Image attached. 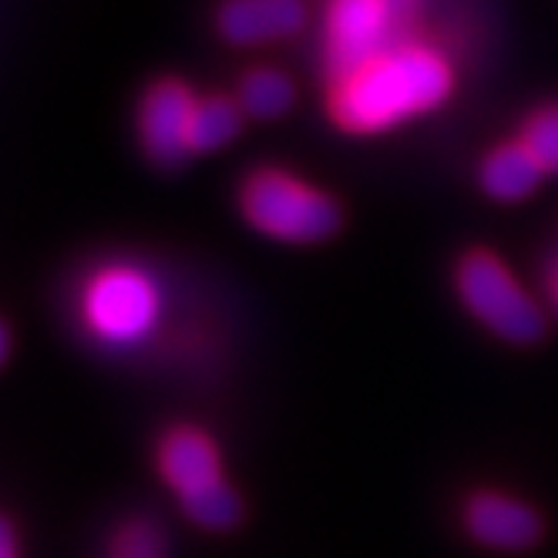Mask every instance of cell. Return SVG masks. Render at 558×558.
<instances>
[{
	"mask_svg": "<svg viewBox=\"0 0 558 558\" xmlns=\"http://www.w3.org/2000/svg\"><path fill=\"white\" fill-rule=\"evenodd\" d=\"M243 129V105L232 98H203L195 101L192 125H189V151L203 155L229 145Z\"/></svg>",
	"mask_w": 558,
	"mask_h": 558,
	"instance_id": "8fae6325",
	"label": "cell"
},
{
	"mask_svg": "<svg viewBox=\"0 0 558 558\" xmlns=\"http://www.w3.org/2000/svg\"><path fill=\"white\" fill-rule=\"evenodd\" d=\"M195 95L182 82H158L138 111V135L145 151L155 158L158 166H175L179 158L192 155L189 151V125L195 111Z\"/></svg>",
	"mask_w": 558,
	"mask_h": 558,
	"instance_id": "8992f818",
	"label": "cell"
},
{
	"mask_svg": "<svg viewBox=\"0 0 558 558\" xmlns=\"http://www.w3.org/2000/svg\"><path fill=\"white\" fill-rule=\"evenodd\" d=\"M454 88L448 58L434 48L404 41L333 82L330 114L347 132L371 135L445 105Z\"/></svg>",
	"mask_w": 558,
	"mask_h": 558,
	"instance_id": "6da1fadb",
	"label": "cell"
},
{
	"mask_svg": "<svg viewBox=\"0 0 558 558\" xmlns=\"http://www.w3.org/2000/svg\"><path fill=\"white\" fill-rule=\"evenodd\" d=\"M114 558H162V545H158V532L151 525H129L114 545Z\"/></svg>",
	"mask_w": 558,
	"mask_h": 558,
	"instance_id": "9a60e30c",
	"label": "cell"
},
{
	"mask_svg": "<svg viewBox=\"0 0 558 558\" xmlns=\"http://www.w3.org/2000/svg\"><path fill=\"white\" fill-rule=\"evenodd\" d=\"M239 206L253 229L279 243H320L340 229V206L303 179L259 169L243 182Z\"/></svg>",
	"mask_w": 558,
	"mask_h": 558,
	"instance_id": "7a4b0ae2",
	"label": "cell"
},
{
	"mask_svg": "<svg viewBox=\"0 0 558 558\" xmlns=\"http://www.w3.org/2000/svg\"><path fill=\"white\" fill-rule=\"evenodd\" d=\"M522 142L545 172H558V105H548L529 118Z\"/></svg>",
	"mask_w": 558,
	"mask_h": 558,
	"instance_id": "5bb4252c",
	"label": "cell"
},
{
	"mask_svg": "<svg viewBox=\"0 0 558 558\" xmlns=\"http://www.w3.org/2000/svg\"><path fill=\"white\" fill-rule=\"evenodd\" d=\"M545 169L538 166V158L525 148V142H508L498 145L482 166V185L498 203H518L535 185L542 182Z\"/></svg>",
	"mask_w": 558,
	"mask_h": 558,
	"instance_id": "30bf717a",
	"label": "cell"
},
{
	"mask_svg": "<svg viewBox=\"0 0 558 558\" xmlns=\"http://www.w3.org/2000/svg\"><path fill=\"white\" fill-rule=\"evenodd\" d=\"M158 306L162 303L151 279L132 266L101 269L82 296L85 324L111 343L142 340L158 320Z\"/></svg>",
	"mask_w": 558,
	"mask_h": 558,
	"instance_id": "5b68a950",
	"label": "cell"
},
{
	"mask_svg": "<svg viewBox=\"0 0 558 558\" xmlns=\"http://www.w3.org/2000/svg\"><path fill=\"white\" fill-rule=\"evenodd\" d=\"M306 24L303 0H226L219 31L232 45H266L290 37Z\"/></svg>",
	"mask_w": 558,
	"mask_h": 558,
	"instance_id": "ba28073f",
	"label": "cell"
},
{
	"mask_svg": "<svg viewBox=\"0 0 558 558\" xmlns=\"http://www.w3.org/2000/svg\"><path fill=\"white\" fill-rule=\"evenodd\" d=\"M417 0H330L324 58L333 82L408 41Z\"/></svg>",
	"mask_w": 558,
	"mask_h": 558,
	"instance_id": "3957f363",
	"label": "cell"
},
{
	"mask_svg": "<svg viewBox=\"0 0 558 558\" xmlns=\"http://www.w3.org/2000/svg\"><path fill=\"white\" fill-rule=\"evenodd\" d=\"M239 105L253 118H279L293 105L290 77L276 68H253L239 85Z\"/></svg>",
	"mask_w": 558,
	"mask_h": 558,
	"instance_id": "7c38bea8",
	"label": "cell"
},
{
	"mask_svg": "<svg viewBox=\"0 0 558 558\" xmlns=\"http://www.w3.org/2000/svg\"><path fill=\"white\" fill-rule=\"evenodd\" d=\"M551 296H555V303H558V269H555V276H551Z\"/></svg>",
	"mask_w": 558,
	"mask_h": 558,
	"instance_id": "e0dca14e",
	"label": "cell"
},
{
	"mask_svg": "<svg viewBox=\"0 0 558 558\" xmlns=\"http://www.w3.org/2000/svg\"><path fill=\"white\" fill-rule=\"evenodd\" d=\"M158 468H162L166 482L179 492V498L222 482L219 451L213 448L206 434L192 427H179L166 437L162 451H158Z\"/></svg>",
	"mask_w": 558,
	"mask_h": 558,
	"instance_id": "9c48e42d",
	"label": "cell"
},
{
	"mask_svg": "<svg viewBox=\"0 0 558 558\" xmlns=\"http://www.w3.org/2000/svg\"><path fill=\"white\" fill-rule=\"evenodd\" d=\"M464 525L474 542L498 551H525L542 542V518L518 498L482 492L464 508Z\"/></svg>",
	"mask_w": 558,
	"mask_h": 558,
	"instance_id": "52a82bcc",
	"label": "cell"
},
{
	"mask_svg": "<svg viewBox=\"0 0 558 558\" xmlns=\"http://www.w3.org/2000/svg\"><path fill=\"white\" fill-rule=\"evenodd\" d=\"M0 558H17V542H14L11 522L0 525Z\"/></svg>",
	"mask_w": 558,
	"mask_h": 558,
	"instance_id": "2e32d148",
	"label": "cell"
},
{
	"mask_svg": "<svg viewBox=\"0 0 558 558\" xmlns=\"http://www.w3.org/2000/svg\"><path fill=\"white\" fill-rule=\"evenodd\" d=\"M458 293L477 320L501 340L525 347L545 337L542 310L498 256L485 250L468 253L458 266Z\"/></svg>",
	"mask_w": 558,
	"mask_h": 558,
	"instance_id": "277c9868",
	"label": "cell"
},
{
	"mask_svg": "<svg viewBox=\"0 0 558 558\" xmlns=\"http://www.w3.org/2000/svg\"><path fill=\"white\" fill-rule=\"evenodd\" d=\"M182 508L195 525H203L209 532H226V529L239 525V518H243V505H239L235 492L226 482H216L203 492L185 495Z\"/></svg>",
	"mask_w": 558,
	"mask_h": 558,
	"instance_id": "4fadbf2b",
	"label": "cell"
}]
</instances>
